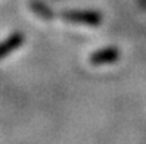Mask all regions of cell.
Returning <instances> with one entry per match:
<instances>
[{
	"mask_svg": "<svg viewBox=\"0 0 146 144\" xmlns=\"http://www.w3.org/2000/svg\"><path fill=\"white\" fill-rule=\"evenodd\" d=\"M22 43H24V36H22L21 32L12 34V36L7 38V40H5V41L0 43V59H3L5 56H7L11 52H13V50L16 47H19Z\"/></svg>",
	"mask_w": 146,
	"mask_h": 144,
	"instance_id": "cell-1",
	"label": "cell"
},
{
	"mask_svg": "<svg viewBox=\"0 0 146 144\" xmlns=\"http://www.w3.org/2000/svg\"><path fill=\"white\" fill-rule=\"evenodd\" d=\"M117 57H118V52H117V50L115 49H108V50H104V52L94 53L90 57V60L94 65H99V63H108L111 60H115Z\"/></svg>",
	"mask_w": 146,
	"mask_h": 144,
	"instance_id": "cell-2",
	"label": "cell"
},
{
	"mask_svg": "<svg viewBox=\"0 0 146 144\" xmlns=\"http://www.w3.org/2000/svg\"><path fill=\"white\" fill-rule=\"evenodd\" d=\"M65 18L70 21H78V22H89V24H98L99 16L94 13H87V12H72V13H65Z\"/></svg>",
	"mask_w": 146,
	"mask_h": 144,
	"instance_id": "cell-3",
	"label": "cell"
}]
</instances>
